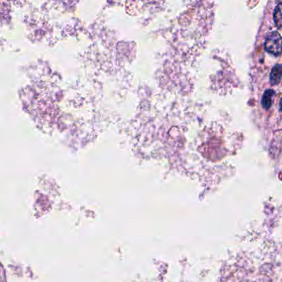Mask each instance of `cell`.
I'll return each instance as SVG.
<instances>
[{
    "label": "cell",
    "instance_id": "obj_1",
    "mask_svg": "<svg viewBox=\"0 0 282 282\" xmlns=\"http://www.w3.org/2000/svg\"><path fill=\"white\" fill-rule=\"evenodd\" d=\"M266 51L274 56H280L282 52V37L277 32H272L266 38Z\"/></svg>",
    "mask_w": 282,
    "mask_h": 282
},
{
    "label": "cell",
    "instance_id": "obj_2",
    "mask_svg": "<svg viewBox=\"0 0 282 282\" xmlns=\"http://www.w3.org/2000/svg\"><path fill=\"white\" fill-rule=\"evenodd\" d=\"M282 77V66L281 65H276L272 68L271 74H270V82L272 86L277 85L280 82Z\"/></svg>",
    "mask_w": 282,
    "mask_h": 282
},
{
    "label": "cell",
    "instance_id": "obj_3",
    "mask_svg": "<svg viewBox=\"0 0 282 282\" xmlns=\"http://www.w3.org/2000/svg\"><path fill=\"white\" fill-rule=\"evenodd\" d=\"M275 95V91L273 90H266L264 94H263V99H261V105L265 109H269L272 107V98Z\"/></svg>",
    "mask_w": 282,
    "mask_h": 282
},
{
    "label": "cell",
    "instance_id": "obj_4",
    "mask_svg": "<svg viewBox=\"0 0 282 282\" xmlns=\"http://www.w3.org/2000/svg\"><path fill=\"white\" fill-rule=\"evenodd\" d=\"M273 18L276 27L282 28V2L279 3L274 10Z\"/></svg>",
    "mask_w": 282,
    "mask_h": 282
},
{
    "label": "cell",
    "instance_id": "obj_5",
    "mask_svg": "<svg viewBox=\"0 0 282 282\" xmlns=\"http://www.w3.org/2000/svg\"><path fill=\"white\" fill-rule=\"evenodd\" d=\"M280 111H282V98H281V99H280Z\"/></svg>",
    "mask_w": 282,
    "mask_h": 282
}]
</instances>
